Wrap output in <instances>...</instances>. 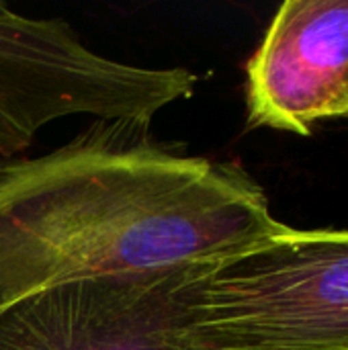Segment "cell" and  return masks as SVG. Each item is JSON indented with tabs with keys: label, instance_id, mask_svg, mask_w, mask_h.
I'll return each mask as SVG.
<instances>
[{
	"label": "cell",
	"instance_id": "6da1fadb",
	"mask_svg": "<svg viewBox=\"0 0 348 350\" xmlns=\"http://www.w3.org/2000/svg\"><path fill=\"white\" fill-rule=\"evenodd\" d=\"M283 228L242 166L178 154L144 121H94L0 162V312L68 283L211 265Z\"/></svg>",
	"mask_w": 348,
	"mask_h": 350
},
{
	"label": "cell",
	"instance_id": "7a4b0ae2",
	"mask_svg": "<svg viewBox=\"0 0 348 350\" xmlns=\"http://www.w3.org/2000/svg\"><path fill=\"white\" fill-rule=\"evenodd\" d=\"M178 326L193 350H348V230H295L178 269Z\"/></svg>",
	"mask_w": 348,
	"mask_h": 350
},
{
	"label": "cell",
	"instance_id": "3957f363",
	"mask_svg": "<svg viewBox=\"0 0 348 350\" xmlns=\"http://www.w3.org/2000/svg\"><path fill=\"white\" fill-rule=\"evenodd\" d=\"M187 68H144L109 59L82 43L64 18H29L0 4V156L25 152L51 121L154 115L197 88Z\"/></svg>",
	"mask_w": 348,
	"mask_h": 350
},
{
	"label": "cell",
	"instance_id": "277c9868",
	"mask_svg": "<svg viewBox=\"0 0 348 350\" xmlns=\"http://www.w3.org/2000/svg\"><path fill=\"white\" fill-rule=\"evenodd\" d=\"M178 269L47 289L0 312V350H193L174 287Z\"/></svg>",
	"mask_w": 348,
	"mask_h": 350
},
{
	"label": "cell",
	"instance_id": "5b68a950",
	"mask_svg": "<svg viewBox=\"0 0 348 350\" xmlns=\"http://www.w3.org/2000/svg\"><path fill=\"white\" fill-rule=\"evenodd\" d=\"M248 127L310 135L348 117V0H287L246 64Z\"/></svg>",
	"mask_w": 348,
	"mask_h": 350
}]
</instances>
